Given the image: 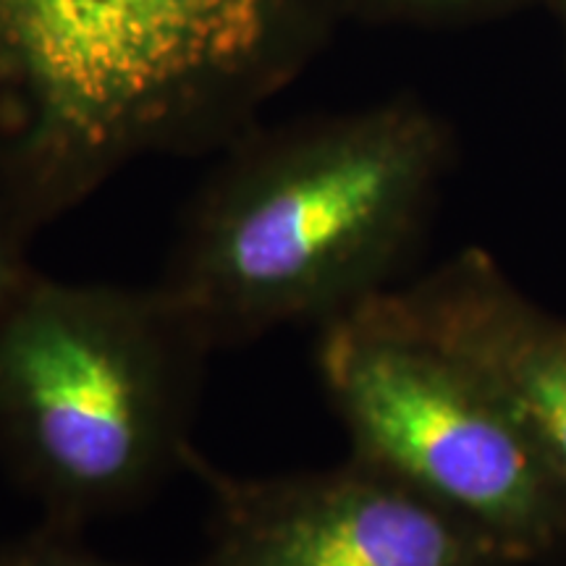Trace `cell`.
Instances as JSON below:
<instances>
[{"label":"cell","mask_w":566,"mask_h":566,"mask_svg":"<svg viewBox=\"0 0 566 566\" xmlns=\"http://www.w3.org/2000/svg\"><path fill=\"white\" fill-rule=\"evenodd\" d=\"M210 349L160 286L27 273L0 310V451L45 522L80 530L189 467Z\"/></svg>","instance_id":"6da1fadb"},{"label":"cell","mask_w":566,"mask_h":566,"mask_svg":"<svg viewBox=\"0 0 566 566\" xmlns=\"http://www.w3.org/2000/svg\"><path fill=\"white\" fill-rule=\"evenodd\" d=\"M433 153L405 116L283 145L212 197L158 286L210 346L334 321L394 286Z\"/></svg>","instance_id":"7a4b0ae2"},{"label":"cell","mask_w":566,"mask_h":566,"mask_svg":"<svg viewBox=\"0 0 566 566\" xmlns=\"http://www.w3.org/2000/svg\"><path fill=\"white\" fill-rule=\"evenodd\" d=\"M275 0H0V95L42 202L168 137L260 53Z\"/></svg>","instance_id":"3957f363"},{"label":"cell","mask_w":566,"mask_h":566,"mask_svg":"<svg viewBox=\"0 0 566 566\" xmlns=\"http://www.w3.org/2000/svg\"><path fill=\"white\" fill-rule=\"evenodd\" d=\"M315 359L352 459L472 522L525 564L566 546V485L525 422L378 296L323 323Z\"/></svg>","instance_id":"277c9868"},{"label":"cell","mask_w":566,"mask_h":566,"mask_svg":"<svg viewBox=\"0 0 566 566\" xmlns=\"http://www.w3.org/2000/svg\"><path fill=\"white\" fill-rule=\"evenodd\" d=\"M189 467L212 493L195 566H527L512 548L357 459L289 475Z\"/></svg>","instance_id":"5b68a950"},{"label":"cell","mask_w":566,"mask_h":566,"mask_svg":"<svg viewBox=\"0 0 566 566\" xmlns=\"http://www.w3.org/2000/svg\"><path fill=\"white\" fill-rule=\"evenodd\" d=\"M375 296L472 367L525 422L566 485V317L535 304L475 250Z\"/></svg>","instance_id":"8992f818"},{"label":"cell","mask_w":566,"mask_h":566,"mask_svg":"<svg viewBox=\"0 0 566 566\" xmlns=\"http://www.w3.org/2000/svg\"><path fill=\"white\" fill-rule=\"evenodd\" d=\"M0 566H124L92 554L76 541V530L45 522L38 533L0 551Z\"/></svg>","instance_id":"52a82bcc"},{"label":"cell","mask_w":566,"mask_h":566,"mask_svg":"<svg viewBox=\"0 0 566 566\" xmlns=\"http://www.w3.org/2000/svg\"><path fill=\"white\" fill-rule=\"evenodd\" d=\"M27 273L30 271H27L24 263H21L17 239H13L9 226H6L3 218H0V310H3V304L9 302L11 294L21 286V281L27 279Z\"/></svg>","instance_id":"ba28073f"}]
</instances>
